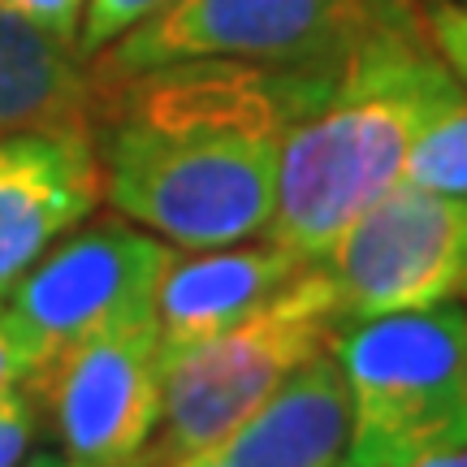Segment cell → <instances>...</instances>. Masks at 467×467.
Segmentation results:
<instances>
[{"mask_svg":"<svg viewBox=\"0 0 467 467\" xmlns=\"http://www.w3.org/2000/svg\"><path fill=\"white\" fill-rule=\"evenodd\" d=\"M337 66L178 61L91 87L104 200L182 251L265 238L285 139Z\"/></svg>","mask_w":467,"mask_h":467,"instance_id":"6da1fadb","label":"cell"},{"mask_svg":"<svg viewBox=\"0 0 467 467\" xmlns=\"http://www.w3.org/2000/svg\"><path fill=\"white\" fill-rule=\"evenodd\" d=\"M467 100L416 5L385 17L337 66L329 96L290 130L265 238L317 265L337 234L402 182L429 121Z\"/></svg>","mask_w":467,"mask_h":467,"instance_id":"7a4b0ae2","label":"cell"},{"mask_svg":"<svg viewBox=\"0 0 467 467\" xmlns=\"http://www.w3.org/2000/svg\"><path fill=\"white\" fill-rule=\"evenodd\" d=\"M329 347L350 389L342 467H399L467 441V299L350 320Z\"/></svg>","mask_w":467,"mask_h":467,"instance_id":"3957f363","label":"cell"},{"mask_svg":"<svg viewBox=\"0 0 467 467\" xmlns=\"http://www.w3.org/2000/svg\"><path fill=\"white\" fill-rule=\"evenodd\" d=\"M342 329L334 285L307 265L282 295L200 347L165 359V402L161 429L139 467H165L213 451L243 424L277 385L307 364Z\"/></svg>","mask_w":467,"mask_h":467,"instance_id":"277c9868","label":"cell"},{"mask_svg":"<svg viewBox=\"0 0 467 467\" xmlns=\"http://www.w3.org/2000/svg\"><path fill=\"white\" fill-rule=\"evenodd\" d=\"M411 0H173L96 57L91 87L178 61L337 66Z\"/></svg>","mask_w":467,"mask_h":467,"instance_id":"5b68a950","label":"cell"},{"mask_svg":"<svg viewBox=\"0 0 467 467\" xmlns=\"http://www.w3.org/2000/svg\"><path fill=\"white\" fill-rule=\"evenodd\" d=\"M342 325L467 299V200L399 182L317 260Z\"/></svg>","mask_w":467,"mask_h":467,"instance_id":"8992f818","label":"cell"},{"mask_svg":"<svg viewBox=\"0 0 467 467\" xmlns=\"http://www.w3.org/2000/svg\"><path fill=\"white\" fill-rule=\"evenodd\" d=\"M169 265L173 247L165 238L126 221H96L57 238L0 295L17 334L39 350L44 364H52L104 329L156 317V290Z\"/></svg>","mask_w":467,"mask_h":467,"instance_id":"52a82bcc","label":"cell"},{"mask_svg":"<svg viewBox=\"0 0 467 467\" xmlns=\"http://www.w3.org/2000/svg\"><path fill=\"white\" fill-rule=\"evenodd\" d=\"M74 467H139L161 429L165 347L156 317L126 320L57 355L39 381Z\"/></svg>","mask_w":467,"mask_h":467,"instance_id":"ba28073f","label":"cell"},{"mask_svg":"<svg viewBox=\"0 0 467 467\" xmlns=\"http://www.w3.org/2000/svg\"><path fill=\"white\" fill-rule=\"evenodd\" d=\"M100 200L104 173L91 126L0 134V285L17 282Z\"/></svg>","mask_w":467,"mask_h":467,"instance_id":"9c48e42d","label":"cell"},{"mask_svg":"<svg viewBox=\"0 0 467 467\" xmlns=\"http://www.w3.org/2000/svg\"><path fill=\"white\" fill-rule=\"evenodd\" d=\"M312 260H303L299 251L282 247L273 238L208 247L186 260L173 255L156 290V329H161L165 359L260 312Z\"/></svg>","mask_w":467,"mask_h":467,"instance_id":"30bf717a","label":"cell"},{"mask_svg":"<svg viewBox=\"0 0 467 467\" xmlns=\"http://www.w3.org/2000/svg\"><path fill=\"white\" fill-rule=\"evenodd\" d=\"M350 451V389L334 347L299 364L213 451L234 467H342Z\"/></svg>","mask_w":467,"mask_h":467,"instance_id":"8fae6325","label":"cell"},{"mask_svg":"<svg viewBox=\"0 0 467 467\" xmlns=\"http://www.w3.org/2000/svg\"><path fill=\"white\" fill-rule=\"evenodd\" d=\"M91 96L74 44L0 9V134L91 126Z\"/></svg>","mask_w":467,"mask_h":467,"instance_id":"7c38bea8","label":"cell"},{"mask_svg":"<svg viewBox=\"0 0 467 467\" xmlns=\"http://www.w3.org/2000/svg\"><path fill=\"white\" fill-rule=\"evenodd\" d=\"M402 182L467 200V100L446 109L437 121H429V130L420 134L411 156H407Z\"/></svg>","mask_w":467,"mask_h":467,"instance_id":"4fadbf2b","label":"cell"},{"mask_svg":"<svg viewBox=\"0 0 467 467\" xmlns=\"http://www.w3.org/2000/svg\"><path fill=\"white\" fill-rule=\"evenodd\" d=\"M5 290V285H0ZM48 364L39 359V350L17 334V325L5 312V295H0V411H14L26 402H39V381H44Z\"/></svg>","mask_w":467,"mask_h":467,"instance_id":"5bb4252c","label":"cell"},{"mask_svg":"<svg viewBox=\"0 0 467 467\" xmlns=\"http://www.w3.org/2000/svg\"><path fill=\"white\" fill-rule=\"evenodd\" d=\"M173 0H87L83 26H78V57H100L109 44H117L126 31H134L139 22L156 17L161 9H169Z\"/></svg>","mask_w":467,"mask_h":467,"instance_id":"9a60e30c","label":"cell"},{"mask_svg":"<svg viewBox=\"0 0 467 467\" xmlns=\"http://www.w3.org/2000/svg\"><path fill=\"white\" fill-rule=\"evenodd\" d=\"M424 22H429V35H433L437 52L446 57V66L467 87V5L463 0H433Z\"/></svg>","mask_w":467,"mask_h":467,"instance_id":"2e32d148","label":"cell"},{"mask_svg":"<svg viewBox=\"0 0 467 467\" xmlns=\"http://www.w3.org/2000/svg\"><path fill=\"white\" fill-rule=\"evenodd\" d=\"M0 9L39 26V31L57 35V39H66V44H74V35L83 26L87 0H0Z\"/></svg>","mask_w":467,"mask_h":467,"instance_id":"e0dca14e","label":"cell"},{"mask_svg":"<svg viewBox=\"0 0 467 467\" xmlns=\"http://www.w3.org/2000/svg\"><path fill=\"white\" fill-rule=\"evenodd\" d=\"M35 411L39 402L14 407V411H0V467H22L31 454V437H35Z\"/></svg>","mask_w":467,"mask_h":467,"instance_id":"ac0fdd59","label":"cell"},{"mask_svg":"<svg viewBox=\"0 0 467 467\" xmlns=\"http://www.w3.org/2000/svg\"><path fill=\"white\" fill-rule=\"evenodd\" d=\"M399 467H467V441H463V446H451V451L420 454V459H411V463H399Z\"/></svg>","mask_w":467,"mask_h":467,"instance_id":"d6986e66","label":"cell"},{"mask_svg":"<svg viewBox=\"0 0 467 467\" xmlns=\"http://www.w3.org/2000/svg\"><path fill=\"white\" fill-rule=\"evenodd\" d=\"M165 467H234L217 454H191V459H178V463H165Z\"/></svg>","mask_w":467,"mask_h":467,"instance_id":"ffe728a7","label":"cell"},{"mask_svg":"<svg viewBox=\"0 0 467 467\" xmlns=\"http://www.w3.org/2000/svg\"><path fill=\"white\" fill-rule=\"evenodd\" d=\"M22 467H74V463H69L66 454H39V459H26Z\"/></svg>","mask_w":467,"mask_h":467,"instance_id":"44dd1931","label":"cell"},{"mask_svg":"<svg viewBox=\"0 0 467 467\" xmlns=\"http://www.w3.org/2000/svg\"><path fill=\"white\" fill-rule=\"evenodd\" d=\"M463 5H467V0H463Z\"/></svg>","mask_w":467,"mask_h":467,"instance_id":"7402d4cb","label":"cell"}]
</instances>
